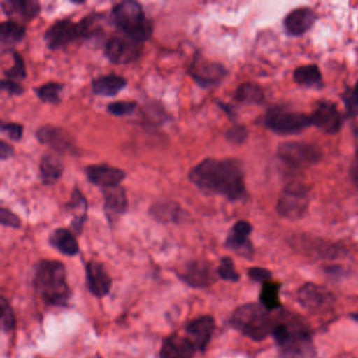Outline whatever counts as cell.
I'll list each match as a JSON object with an SVG mask.
<instances>
[{
    "instance_id": "obj_1",
    "label": "cell",
    "mask_w": 358,
    "mask_h": 358,
    "mask_svg": "<svg viewBox=\"0 0 358 358\" xmlns=\"http://www.w3.org/2000/svg\"><path fill=\"white\" fill-rule=\"evenodd\" d=\"M188 180L202 192L225 196L231 202L247 196L244 169L234 159H205L190 169Z\"/></svg>"
},
{
    "instance_id": "obj_2",
    "label": "cell",
    "mask_w": 358,
    "mask_h": 358,
    "mask_svg": "<svg viewBox=\"0 0 358 358\" xmlns=\"http://www.w3.org/2000/svg\"><path fill=\"white\" fill-rule=\"evenodd\" d=\"M35 290L47 305L68 308L73 291L66 280V266L56 259H41L35 266Z\"/></svg>"
},
{
    "instance_id": "obj_3",
    "label": "cell",
    "mask_w": 358,
    "mask_h": 358,
    "mask_svg": "<svg viewBox=\"0 0 358 358\" xmlns=\"http://www.w3.org/2000/svg\"><path fill=\"white\" fill-rule=\"evenodd\" d=\"M272 336L280 358H316L317 355L311 332L301 322L278 320Z\"/></svg>"
},
{
    "instance_id": "obj_4",
    "label": "cell",
    "mask_w": 358,
    "mask_h": 358,
    "mask_svg": "<svg viewBox=\"0 0 358 358\" xmlns=\"http://www.w3.org/2000/svg\"><path fill=\"white\" fill-rule=\"evenodd\" d=\"M272 313L273 312L268 311L261 303H245L234 310L229 324L234 330L251 341H262L272 335L278 324V320Z\"/></svg>"
},
{
    "instance_id": "obj_5",
    "label": "cell",
    "mask_w": 358,
    "mask_h": 358,
    "mask_svg": "<svg viewBox=\"0 0 358 358\" xmlns=\"http://www.w3.org/2000/svg\"><path fill=\"white\" fill-rule=\"evenodd\" d=\"M112 17L123 34L137 43H145L152 36V22L146 18L143 8L137 1L127 0L117 3L113 8Z\"/></svg>"
},
{
    "instance_id": "obj_6",
    "label": "cell",
    "mask_w": 358,
    "mask_h": 358,
    "mask_svg": "<svg viewBox=\"0 0 358 358\" xmlns=\"http://www.w3.org/2000/svg\"><path fill=\"white\" fill-rule=\"evenodd\" d=\"M264 124L278 135H294L312 125L311 118L303 113L287 110L282 106H273L265 114Z\"/></svg>"
},
{
    "instance_id": "obj_7",
    "label": "cell",
    "mask_w": 358,
    "mask_h": 358,
    "mask_svg": "<svg viewBox=\"0 0 358 358\" xmlns=\"http://www.w3.org/2000/svg\"><path fill=\"white\" fill-rule=\"evenodd\" d=\"M309 205V189L303 184L291 183L280 192L276 209L284 219L296 221L305 217Z\"/></svg>"
},
{
    "instance_id": "obj_8",
    "label": "cell",
    "mask_w": 358,
    "mask_h": 358,
    "mask_svg": "<svg viewBox=\"0 0 358 358\" xmlns=\"http://www.w3.org/2000/svg\"><path fill=\"white\" fill-rule=\"evenodd\" d=\"M278 156L292 169H307L320 162L322 152L315 145L305 142H285L278 146Z\"/></svg>"
},
{
    "instance_id": "obj_9",
    "label": "cell",
    "mask_w": 358,
    "mask_h": 358,
    "mask_svg": "<svg viewBox=\"0 0 358 358\" xmlns=\"http://www.w3.org/2000/svg\"><path fill=\"white\" fill-rule=\"evenodd\" d=\"M83 38L80 22H74L70 18L58 20L45 33V45L51 51L64 49L73 41Z\"/></svg>"
},
{
    "instance_id": "obj_10",
    "label": "cell",
    "mask_w": 358,
    "mask_h": 358,
    "mask_svg": "<svg viewBox=\"0 0 358 358\" xmlns=\"http://www.w3.org/2000/svg\"><path fill=\"white\" fill-rule=\"evenodd\" d=\"M297 299L303 308L314 313L326 312L334 306L335 296L327 287L306 282L297 292Z\"/></svg>"
},
{
    "instance_id": "obj_11",
    "label": "cell",
    "mask_w": 358,
    "mask_h": 358,
    "mask_svg": "<svg viewBox=\"0 0 358 358\" xmlns=\"http://www.w3.org/2000/svg\"><path fill=\"white\" fill-rule=\"evenodd\" d=\"M188 72L192 79L202 87L219 85L227 76V70L223 64L210 62L199 54L192 60Z\"/></svg>"
},
{
    "instance_id": "obj_12",
    "label": "cell",
    "mask_w": 358,
    "mask_h": 358,
    "mask_svg": "<svg viewBox=\"0 0 358 358\" xmlns=\"http://www.w3.org/2000/svg\"><path fill=\"white\" fill-rule=\"evenodd\" d=\"M217 275L210 263L200 259L187 262L183 269L178 272L180 280L194 289H205L213 286L217 280Z\"/></svg>"
},
{
    "instance_id": "obj_13",
    "label": "cell",
    "mask_w": 358,
    "mask_h": 358,
    "mask_svg": "<svg viewBox=\"0 0 358 358\" xmlns=\"http://www.w3.org/2000/svg\"><path fill=\"white\" fill-rule=\"evenodd\" d=\"M142 43L133 41L124 34L114 36L106 43V56L112 64H127L139 58Z\"/></svg>"
},
{
    "instance_id": "obj_14",
    "label": "cell",
    "mask_w": 358,
    "mask_h": 358,
    "mask_svg": "<svg viewBox=\"0 0 358 358\" xmlns=\"http://www.w3.org/2000/svg\"><path fill=\"white\" fill-rule=\"evenodd\" d=\"M312 125L329 135H336L343 125V116L336 104L329 100H320L310 115Z\"/></svg>"
},
{
    "instance_id": "obj_15",
    "label": "cell",
    "mask_w": 358,
    "mask_h": 358,
    "mask_svg": "<svg viewBox=\"0 0 358 358\" xmlns=\"http://www.w3.org/2000/svg\"><path fill=\"white\" fill-rule=\"evenodd\" d=\"M252 230V225L249 222L244 220L236 222L226 238L225 246L240 257L247 259H252L255 249L249 238Z\"/></svg>"
},
{
    "instance_id": "obj_16",
    "label": "cell",
    "mask_w": 358,
    "mask_h": 358,
    "mask_svg": "<svg viewBox=\"0 0 358 358\" xmlns=\"http://www.w3.org/2000/svg\"><path fill=\"white\" fill-rule=\"evenodd\" d=\"M85 175L92 184L102 189L118 187L127 178L124 171L108 164L90 165L85 169Z\"/></svg>"
},
{
    "instance_id": "obj_17",
    "label": "cell",
    "mask_w": 358,
    "mask_h": 358,
    "mask_svg": "<svg viewBox=\"0 0 358 358\" xmlns=\"http://www.w3.org/2000/svg\"><path fill=\"white\" fill-rule=\"evenodd\" d=\"M85 278L90 292L98 299L106 296L110 292L113 280L103 264L90 261L85 265Z\"/></svg>"
},
{
    "instance_id": "obj_18",
    "label": "cell",
    "mask_w": 358,
    "mask_h": 358,
    "mask_svg": "<svg viewBox=\"0 0 358 358\" xmlns=\"http://www.w3.org/2000/svg\"><path fill=\"white\" fill-rule=\"evenodd\" d=\"M215 330V320L211 315L200 316L192 320L185 328L188 338H190L200 352H205L207 349Z\"/></svg>"
},
{
    "instance_id": "obj_19",
    "label": "cell",
    "mask_w": 358,
    "mask_h": 358,
    "mask_svg": "<svg viewBox=\"0 0 358 358\" xmlns=\"http://www.w3.org/2000/svg\"><path fill=\"white\" fill-rule=\"evenodd\" d=\"M36 139L39 143L49 146L57 154H64L75 150L74 142L71 136L60 127L45 125L36 131Z\"/></svg>"
},
{
    "instance_id": "obj_20",
    "label": "cell",
    "mask_w": 358,
    "mask_h": 358,
    "mask_svg": "<svg viewBox=\"0 0 358 358\" xmlns=\"http://www.w3.org/2000/svg\"><path fill=\"white\" fill-rule=\"evenodd\" d=\"M316 20V13L311 8H299L291 11L285 17L282 24L287 34L299 37L309 32L315 24Z\"/></svg>"
},
{
    "instance_id": "obj_21",
    "label": "cell",
    "mask_w": 358,
    "mask_h": 358,
    "mask_svg": "<svg viewBox=\"0 0 358 358\" xmlns=\"http://www.w3.org/2000/svg\"><path fill=\"white\" fill-rule=\"evenodd\" d=\"M196 349L188 337L173 333L165 337L160 350V358H194Z\"/></svg>"
},
{
    "instance_id": "obj_22",
    "label": "cell",
    "mask_w": 358,
    "mask_h": 358,
    "mask_svg": "<svg viewBox=\"0 0 358 358\" xmlns=\"http://www.w3.org/2000/svg\"><path fill=\"white\" fill-rule=\"evenodd\" d=\"M104 198V213L110 225L129 209V200L122 186L102 189Z\"/></svg>"
},
{
    "instance_id": "obj_23",
    "label": "cell",
    "mask_w": 358,
    "mask_h": 358,
    "mask_svg": "<svg viewBox=\"0 0 358 358\" xmlns=\"http://www.w3.org/2000/svg\"><path fill=\"white\" fill-rule=\"evenodd\" d=\"M295 244L301 250L307 251L310 255H315L316 257H322V259L324 257L334 259V257H338L343 252V248L338 245L306 236H297Z\"/></svg>"
},
{
    "instance_id": "obj_24",
    "label": "cell",
    "mask_w": 358,
    "mask_h": 358,
    "mask_svg": "<svg viewBox=\"0 0 358 358\" xmlns=\"http://www.w3.org/2000/svg\"><path fill=\"white\" fill-rule=\"evenodd\" d=\"M3 13L8 17H17L29 22L36 18L41 11V3L36 0H7L1 3Z\"/></svg>"
},
{
    "instance_id": "obj_25",
    "label": "cell",
    "mask_w": 358,
    "mask_h": 358,
    "mask_svg": "<svg viewBox=\"0 0 358 358\" xmlns=\"http://www.w3.org/2000/svg\"><path fill=\"white\" fill-rule=\"evenodd\" d=\"M64 161L56 152H47L41 157L39 164L41 181L45 185H54L64 175Z\"/></svg>"
},
{
    "instance_id": "obj_26",
    "label": "cell",
    "mask_w": 358,
    "mask_h": 358,
    "mask_svg": "<svg viewBox=\"0 0 358 358\" xmlns=\"http://www.w3.org/2000/svg\"><path fill=\"white\" fill-rule=\"evenodd\" d=\"M127 85V79L116 74L98 77L92 83L94 94L101 97H115L124 90Z\"/></svg>"
},
{
    "instance_id": "obj_27",
    "label": "cell",
    "mask_w": 358,
    "mask_h": 358,
    "mask_svg": "<svg viewBox=\"0 0 358 358\" xmlns=\"http://www.w3.org/2000/svg\"><path fill=\"white\" fill-rule=\"evenodd\" d=\"M50 244L56 250L66 257H75L79 253V243L76 236L66 228H57L54 230L49 238Z\"/></svg>"
},
{
    "instance_id": "obj_28",
    "label": "cell",
    "mask_w": 358,
    "mask_h": 358,
    "mask_svg": "<svg viewBox=\"0 0 358 358\" xmlns=\"http://www.w3.org/2000/svg\"><path fill=\"white\" fill-rule=\"evenodd\" d=\"M293 79L301 87L309 89H322L324 87L322 72L316 64L299 66L293 73Z\"/></svg>"
},
{
    "instance_id": "obj_29",
    "label": "cell",
    "mask_w": 358,
    "mask_h": 358,
    "mask_svg": "<svg viewBox=\"0 0 358 358\" xmlns=\"http://www.w3.org/2000/svg\"><path fill=\"white\" fill-rule=\"evenodd\" d=\"M234 99L238 103L259 106L265 100V93L257 83H242L234 92Z\"/></svg>"
},
{
    "instance_id": "obj_30",
    "label": "cell",
    "mask_w": 358,
    "mask_h": 358,
    "mask_svg": "<svg viewBox=\"0 0 358 358\" xmlns=\"http://www.w3.org/2000/svg\"><path fill=\"white\" fill-rule=\"evenodd\" d=\"M280 287H282L280 282H273V280L262 284L259 303L269 312L276 311L282 307L280 299Z\"/></svg>"
},
{
    "instance_id": "obj_31",
    "label": "cell",
    "mask_w": 358,
    "mask_h": 358,
    "mask_svg": "<svg viewBox=\"0 0 358 358\" xmlns=\"http://www.w3.org/2000/svg\"><path fill=\"white\" fill-rule=\"evenodd\" d=\"M183 211L178 203L173 201H165V202H158L150 208V215L155 217L157 221L164 222H178Z\"/></svg>"
},
{
    "instance_id": "obj_32",
    "label": "cell",
    "mask_w": 358,
    "mask_h": 358,
    "mask_svg": "<svg viewBox=\"0 0 358 358\" xmlns=\"http://www.w3.org/2000/svg\"><path fill=\"white\" fill-rule=\"evenodd\" d=\"M27 28L14 20L0 24V41L3 45H15L24 41Z\"/></svg>"
},
{
    "instance_id": "obj_33",
    "label": "cell",
    "mask_w": 358,
    "mask_h": 358,
    "mask_svg": "<svg viewBox=\"0 0 358 358\" xmlns=\"http://www.w3.org/2000/svg\"><path fill=\"white\" fill-rule=\"evenodd\" d=\"M64 87V85L62 83H49L35 87L34 92L43 103L59 104L60 100H62L60 95H62Z\"/></svg>"
},
{
    "instance_id": "obj_34",
    "label": "cell",
    "mask_w": 358,
    "mask_h": 358,
    "mask_svg": "<svg viewBox=\"0 0 358 358\" xmlns=\"http://www.w3.org/2000/svg\"><path fill=\"white\" fill-rule=\"evenodd\" d=\"M217 273L220 278L226 282H238L240 280V274L236 271L234 261L229 257H222Z\"/></svg>"
},
{
    "instance_id": "obj_35",
    "label": "cell",
    "mask_w": 358,
    "mask_h": 358,
    "mask_svg": "<svg viewBox=\"0 0 358 358\" xmlns=\"http://www.w3.org/2000/svg\"><path fill=\"white\" fill-rule=\"evenodd\" d=\"M1 331L10 333L16 327V317L13 309L5 296L1 297Z\"/></svg>"
},
{
    "instance_id": "obj_36",
    "label": "cell",
    "mask_w": 358,
    "mask_h": 358,
    "mask_svg": "<svg viewBox=\"0 0 358 358\" xmlns=\"http://www.w3.org/2000/svg\"><path fill=\"white\" fill-rule=\"evenodd\" d=\"M14 64L9 70L3 71V75L8 79L12 80H24L27 78L26 64H24V58L18 52L13 53Z\"/></svg>"
},
{
    "instance_id": "obj_37",
    "label": "cell",
    "mask_w": 358,
    "mask_h": 358,
    "mask_svg": "<svg viewBox=\"0 0 358 358\" xmlns=\"http://www.w3.org/2000/svg\"><path fill=\"white\" fill-rule=\"evenodd\" d=\"M345 110L349 116L355 117L358 115V80L354 87H349L345 93L341 95Z\"/></svg>"
},
{
    "instance_id": "obj_38",
    "label": "cell",
    "mask_w": 358,
    "mask_h": 358,
    "mask_svg": "<svg viewBox=\"0 0 358 358\" xmlns=\"http://www.w3.org/2000/svg\"><path fill=\"white\" fill-rule=\"evenodd\" d=\"M108 113L115 117L131 116L136 112L137 103L134 101H118L108 104Z\"/></svg>"
},
{
    "instance_id": "obj_39",
    "label": "cell",
    "mask_w": 358,
    "mask_h": 358,
    "mask_svg": "<svg viewBox=\"0 0 358 358\" xmlns=\"http://www.w3.org/2000/svg\"><path fill=\"white\" fill-rule=\"evenodd\" d=\"M247 137H248V131H247L246 127L243 125H234L231 129H228L226 133V139L232 144H240L244 143L246 141Z\"/></svg>"
},
{
    "instance_id": "obj_40",
    "label": "cell",
    "mask_w": 358,
    "mask_h": 358,
    "mask_svg": "<svg viewBox=\"0 0 358 358\" xmlns=\"http://www.w3.org/2000/svg\"><path fill=\"white\" fill-rule=\"evenodd\" d=\"M1 131L7 134L8 137L14 142H18L22 140L24 136V127L20 123H3L1 124Z\"/></svg>"
},
{
    "instance_id": "obj_41",
    "label": "cell",
    "mask_w": 358,
    "mask_h": 358,
    "mask_svg": "<svg viewBox=\"0 0 358 358\" xmlns=\"http://www.w3.org/2000/svg\"><path fill=\"white\" fill-rule=\"evenodd\" d=\"M0 223L6 227L15 228V229L22 225L20 217L9 209L3 208V207L0 209Z\"/></svg>"
},
{
    "instance_id": "obj_42",
    "label": "cell",
    "mask_w": 358,
    "mask_h": 358,
    "mask_svg": "<svg viewBox=\"0 0 358 358\" xmlns=\"http://www.w3.org/2000/svg\"><path fill=\"white\" fill-rule=\"evenodd\" d=\"M249 278L253 282H259V284H264V282H269L272 280V273L269 270L266 268L262 267H252L249 268L247 271Z\"/></svg>"
},
{
    "instance_id": "obj_43",
    "label": "cell",
    "mask_w": 358,
    "mask_h": 358,
    "mask_svg": "<svg viewBox=\"0 0 358 358\" xmlns=\"http://www.w3.org/2000/svg\"><path fill=\"white\" fill-rule=\"evenodd\" d=\"M3 91L8 92L10 96H22L24 93V87L20 83L10 79H3L0 83Z\"/></svg>"
},
{
    "instance_id": "obj_44",
    "label": "cell",
    "mask_w": 358,
    "mask_h": 358,
    "mask_svg": "<svg viewBox=\"0 0 358 358\" xmlns=\"http://www.w3.org/2000/svg\"><path fill=\"white\" fill-rule=\"evenodd\" d=\"M14 156L13 146L5 141H0V158L6 161Z\"/></svg>"
},
{
    "instance_id": "obj_45",
    "label": "cell",
    "mask_w": 358,
    "mask_h": 358,
    "mask_svg": "<svg viewBox=\"0 0 358 358\" xmlns=\"http://www.w3.org/2000/svg\"><path fill=\"white\" fill-rule=\"evenodd\" d=\"M353 178L355 179L356 183L358 185V150L356 152V166L355 169H354Z\"/></svg>"
},
{
    "instance_id": "obj_46",
    "label": "cell",
    "mask_w": 358,
    "mask_h": 358,
    "mask_svg": "<svg viewBox=\"0 0 358 358\" xmlns=\"http://www.w3.org/2000/svg\"><path fill=\"white\" fill-rule=\"evenodd\" d=\"M350 317L352 318V320H355V322H358V312L357 313H353L350 315Z\"/></svg>"
}]
</instances>
